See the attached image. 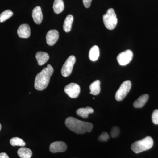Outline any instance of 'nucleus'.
<instances>
[{
	"label": "nucleus",
	"instance_id": "obj_17",
	"mask_svg": "<svg viewBox=\"0 0 158 158\" xmlns=\"http://www.w3.org/2000/svg\"><path fill=\"white\" fill-rule=\"evenodd\" d=\"M90 94L94 95H98L101 91L100 81L96 80L91 83L89 87Z\"/></svg>",
	"mask_w": 158,
	"mask_h": 158
},
{
	"label": "nucleus",
	"instance_id": "obj_22",
	"mask_svg": "<svg viewBox=\"0 0 158 158\" xmlns=\"http://www.w3.org/2000/svg\"><path fill=\"white\" fill-rule=\"evenodd\" d=\"M13 15V13L10 10H7L3 11L0 14V22L3 23L9 19Z\"/></svg>",
	"mask_w": 158,
	"mask_h": 158
},
{
	"label": "nucleus",
	"instance_id": "obj_12",
	"mask_svg": "<svg viewBox=\"0 0 158 158\" xmlns=\"http://www.w3.org/2000/svg\"><path fill=\"white\" fill-rule=\"evenodd\" d=\"M32 17L34 22L37 24H40L43 20V14L41 8L37 6L33 9L32 11Z\"/></svg>",
	"mask_w": 158,
	"mask_h": 158
},
{
	"label": "nucleus",
	"instance_id": "obj_4",
	"mask_svg": "<svg viewBox=\"0 0 158 158\" xmlns=\"http://www.w3.org/2000/svg\"><path fill=\"white\" fill-rule=\"evenodd\" d=\"M104 23L105 27L110 30H113L116 27L118 19L114 9H110L107 11L106 13L103 16Z\"/></svg>",
	"mask_w": 158,
	"mask_h": 158
},
{
	"label": "nucleus",
	"instance_id": "obj_6",
	"mask_svg": "<svg viewBox=\"0 0 158 158\" xmlns=\"http://www.w3.org/2000/svg\"><path fill=\"white\" fill-rule=\"evenodd\" d=\"M75 62L76 58L73 56H70L66 59L61 69V73L63 77H67L70 75Z\"/></svg>",
	"mask_w": 158,
	"mask_h": 158
},
{
	"label": "nucleus",
	"instance_id": "obj_23",
	"mask_svg": "<svg viewBox=\"0 0 158 158\" xmlns=\"http://www.w3.org/2000/svg\"><path fill=\"white\" fill-rule=\"evenodd\" d=\"M120 129L118 126H113L111 131V135L112 138H116L119 136Z\"/></svg>",
	"mask_w": 158,
	"mask_h": 158
},
{
	"label": "nucleus",
	"instance_id": "obj_28",
	"mask_svg": "<svg viewBox=\"0 0 158 158\" xmlns=\"http://www.w3.org/2000/svg\"><path fill=\"white\" fill-rule=\"evenodd\" d=\"M1 129H2V125H1V123H0V131H1Z\"/></svg>",
	"mask_w": 158,
	"mask_h": 158
},
{
	"label": "nucleus",
	"instance_id": "obj_26",
	"mask_svg": "<svg viewBox=\"0 0 158 158\" xmlns=\"http://www.w3.org/2000/svg\"><path fill=\"white\" fill-rule=\"evenodd\" d=\"M92 0H83V4L85 8H88L90 7Z\"/></svg>",
	"mask_w": 158,
	"mask_h": 158
},
{
	"label": "nucleus",
	"instance_id": "obj_16",
	"mask_svg": "<svg viewBox=\"0 0 158 158\" xmlns=\"http://www.w3.org/2000/svg\"><path fill=\"white\" fill-rule=\"evenodd\" d=\"M73 19V16L71 15H69L65 18L63 26V30L66 33L70 32L71 30Z\"/></svg>",
	"mask_w": 158,
	"mask_h": 158
},
{
	"label": "nucleus",
	"instance_id": "obj_3",
	"mask_svg": "<svg viewBox=\"0 0 158 158\" xmlns=\"http://www.w3.org/2000/svg\"><path fill=\"white\" fill-rule=\"evenodd\" d=\"M153 144L152 138L150 136H147L142 140L133 143L131 146V149L135 153H139L151 148Z\"/></svg>",
	"mask_w": 158,
	"mask_h": 158
},
{
	"label": "nucleus",
	"instance_id": "obj_9",
	"mask_svg": "<svg viewBox=\"0 0 158 158\" xmlns=\"http://www.w3.org/2000/svg\"><path fill=\"white\" fill-rule=\"evenodd\" d=\"M67 145L63 141H55L50 145L49 149L51 152H62L66 151Z\"/></svg>",
	"mask_w": 158,
	"mask_h": 158
},
{
	"label": "nucleus",
	"instance_id": "obj_24",
	"mask_svg": "<svg viewBox=\"0 0 158 158\" xmlns=\"http://www.w3.org/2000/svg\"><path fill=\"white\" fill-rule=\"evenodd\" d=\"M109 139H110V136H109V135H108L107 133L105 132L102 133L101 135L99 136L98 138L99 141H103V142L107 141Z\"/></svg>",
	"mask_w": 158,
	"mask_h": 158
},
{
	"label": "nucleus",
	"instance_id": "obj_8",
	"mask_svg": "<svg viewBox=\"0 0 158 158\" xmlns=\"http://www.w3.org/2000/svg\"><path fill=\"white\" fill-rule=\"evenodd\" d=\"M65 93L72 98H75L78 97L81 88L80 86L75 83H70L66 85L64 88Z\"/></svg>",
	"mask_w": 158,
	"mask_h": 158
},
{
	"label": "nucleus",
	"instance_id": "obj_27",
	"mask_svg": "<svg viewBox=\"0 0 158 158\" xmlns=\"http://www.w3.org/2000/svg\"><path fill=\"white\" fill-rule=\"evenodd\" d=\"M0 158H9L8 155L5 152H2L0 153Z\"/></svg>",
	"mask_w": 158,
	"mask_h": 158
},
{
	"label": "nucleus",
	"instance_id": "obj_7",
	"mask_svg": "<svg viewBox=\"0 0 158 158\" xmlns=\"http://www.w3.org/2000/svg\"><path fill=\"white\" fill-rule=\"evenodd\" d=\"M133 58V52L131 50H127L118 54L117 57V60L119 65L125 66L131 61Z\"/></svg>",
	"mask_w": 158,
	"mask_h": 158
},
{
	"label": "nucleus",
	"instance_id": "obj_11",
	"mask_svg": "<svg viewBox=\"0 0 158 158\" xmlns=\"http://www.w3.org/2000/svg\"><path fill=\"white\" fill-rule=\"evenodd\" d=\"M19 37L20 38H27L31 34V28L27 24H23L19 26L17 31Z\"/></svg>",
	"mask_w": 158,
	"mask_h": 158
},
{
	"label": "nucleus",
	"instance_id": "obj_2",
	"mask_svg": "<svg viewBox=\"0 0 158 158\" xmlns=\"http://www.w3.org/2000/svg\"><path fill=\"white\" fill-rule=\"evenodd\" d=\"M54 69L52 65L49 64L37 74L35 79L34 87L36 90H43L48 86L51 77L53 73Z\"/></svg>",
	"mask_w": 158,
	"mask_h": 158
},
{
	"label": "nucleus",
	"instance_id": "obj_18",
	"mask_svg": "<svg viewBox=\"0 0 158 158\" xmlns=\"http://www.w3.org/2000/svg\"><path fill=\"white\" fill-rule=\"evenodd\" d=\"M100 55L99 48L97 45H94L90 49L89 53V58L91 61L94 62L98 59Z\"/></svg>",
	"mask_w": 158,
	"mask_h": 158
},
{
	"label": "nucleus",
	"instance_id": "obj_1",
	"mask_svg": "<svg viewBox=\"0 0 158 158\" xmlns=\"http://www.w3.org/2000/svg\"><path fill=\"white\" fill-rule=\"evenodd\" d=\"M65 125L69 129L77 134L90 132L93 127L90 123L81 121L71 116L65 119Z\"/></svg>",
	"mask_w": 158,
	"mask_h": 158
},
{
	"label": "nucleus",
	"instance_id": "obj_5",
	"mask_svg": "<svg viewBox=\"0 0 158 158\" xmlns=\"http://www.w3.org/2000/svg\"><path fill=\"white\" fill-rule=\"evenodd\" d=\"M131 88V82L127 80L125 81L122 84L119 89L116 91L115 98L118 101L123 100L127 95Z\"/></svg>",
	"mask_w": 158,
	"mask_h": 158
},
{
	"label": "nucleus",
	"instance_id": "obj_21",
	"mask_svg": "<svg viewBox=\"0 0 158 158\" xmlns=\"http://www.w3.org/2000/svg\"><path fill=\"white\" fill-rule=\"evenodd\" d=\"M10 144L12 146H19L23 147L25 146L26 143L22 139L18 137H14L11 138L10 141Z\"/></svg>",
	"mask_w": 158,
	"mask_h": 158
},
{
	"label": "nucleus",
	"instance_id": "obj_19",
	"mask_svg": "<svg viewBox=\"0 0 158 158\" xmlns=\"http://www.w3.org/2000/svg\"><path fill=\"white\" fill-rule=\"evenodd\" d=\"M65 6L63 0H55L54 2L53 10L56 14H59L64 10Z\"/></svg>",
	"mask_w": 158,
	"mask_h": 158
},
{
	"label": "nucleus",
	"instance_id": "obj_14",
	"mask_svg": "<svg viewBox=\"0 0 158 158\" xmlns=\"http://www.w3.org/2000/svg\"><path fill=\"white\" fill-rule=\"evenodd\" d=\"M148 98L149 96L147 94H143L139 97L136 101H135L133 104L134 107L136 108L143 107L148 100Z\"/></svg>",
	"mask_w": 158,
	"mask_h": 158
},
{
	"label": "nucleus",
	"instance_id": "obj_13",
	"mask_svg": "<svg viewBox=\"0 0 158 158\" xmlns=\"http://www.w3.org/2000/svg\"><path fill=\"white\" fill-rule=\"evenodd\" d=\"M38 64L39 65H42L45 64L49 59V56L47 53L45 52H37L36 55Z\"/></svg>",
	"mask_w": 158,
	"mask_h": 158
},
{
	"label": "nucleus",
	"instance_id": "obj_20",
	"mask_svg": "<svg viewBox=\"0 0 158 158\" xmlns=\"http://www.w3.org/2000/svg\"><path fill=\"white\" fill-rule=\"evenodd\" d=\"M17 153L21 158H31L32 156V151L25 147L21 148L19 149Z\"/></svg>",
	"mask_w": 158,
	"mask_h": 158
},
{
	"label": "nucleus",
	"instance_id": "obj_15",
	"mask_svg": "<svg viewBox=\"0 0 158 158\" xmlns=\"http://www.w3.org/2000/svg\"><path fill=\"white\" fill-rule=\"evenodd\" d=\"M94 110L90 107L86 108H81L77 110L76 113L78 116H81L83 118H87L88 117V115L90 113H93Z\"/></svg>",
	"mask_w": 158,
	"mask_h": 158
},
{
	"label": "nucleus",
	"instance_id": "obj_10",
	"mask_svg": "<svg viewBox=\"0 0 158 158\" xmlns=\"http://www.w3.org/2000/svg\"><path fill=\"white\" fill-rule=\"evenodd\" d=\"M46 38L47 43L48 45H54L59 40V32L57 30H50L47 34Z\"/></svg>",
	"mask_w": 158,
	"mask_h": 158
},
{
	"label": "nucleus",
	"instance_id": "obj_25",
	"mask_svg": "<svg viewBox=\"0 0 158 158\" xmlns=\"http://www.w3.org/2000/svg\"><path fill=\"white\" fill-rule=\"evenodd\" d=\"M152 121L155 124H158V110H155L152 114Z\"/></svg>",
	"mask_w": 158,
	"mask_h": 158
}]
</instances>
